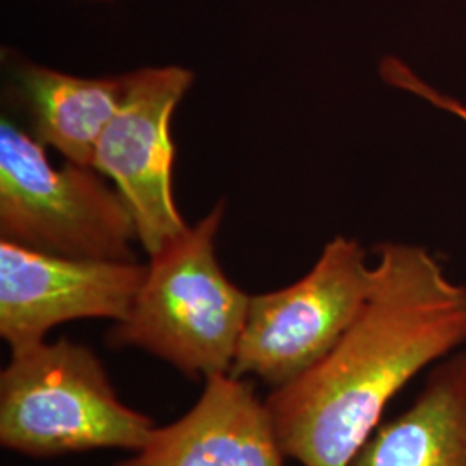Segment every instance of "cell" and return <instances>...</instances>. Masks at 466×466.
Wrapping results in <instances>:
<instances>
[{
	"mask_svg": "<svg viewBox=\"0 0 466 466\" xmlns=\"http://www.w3.org/2000/svg\"><path fill=\"white\" fill-rule=\"evenodd\" d=\"M267 402L230 373L204 380L184 417L156 427L147 444L116 466H285Z\"/></svg>",
	"mask_w": 466,
	"mask_h": 466,
	"instance_id": "obj_8",
	"label": "cell"
},
{
	"mask_svg": "<svg viewBox=\"0 0 466 466\" xmlns=\"http://www.w3.org/2000/svg\"><path fill=\"white\" fill-rule=\"evenodd\" d=\"M225 202L149 258L128 315L109 332L113 348H134L190 379L232 371L250 296L225 275L217 235Z\"/></svg>",
	"mask_w": 466,
	"mask_h": 466,
	"instance_id": "obj_2",
	"label": "cell"
},
{
	"mask_svg": "<svg viewBox=\"0 0 466 466\" xmlns=\"http://www.w3.org/2000/svg\"><path fill=\"white\" fill-rule=\"evenodd\" d=\"M194 84L184 66H150L127 73V92L96 149L92 167L125 199L150 256L188 228L173 192L175 109Z\"/></svg>",
	"mask_w": 466,
	"mask_h": 466,
	"instance_id": "obj_6",
	"label": "cell"
},
{
	"mask_svg": "<svg viewBox=\"0 0 466 466\" xmlns=\"http://www.w3.org/2000/svg\"><path fill=\"white\" fill-rule=\"evenodd\" d=\"M375 282L363 246L337 235L302 279L250 296L230 375L280 389L318 365L360 317Z\"/></svg>",
	"mask_w": 466,
	"mask_h": 466,
	"instance_id": "obj_5",
	"label": "cell"
},
{
	"mask_svg": "<svg viewBox=\"0 0 466 466\" xmlns=\"http://www.w3.org/2000/svg\"><path fill=\"white\" fill-rule=\"evenodd\" d=\"M19 82L28 99L36 140L75 165L92 167L100 137L127 92V75L78 76L25 65Z\"/></svg>",
	"mask_w": 466,
	"mask_h": 466,
	"instance_id": "obj_10",
	"label": "cell"
},
{
	"mask_svg": "<svg viewBox=\"0 0 466 466\" xmlns=\"http://www.w3.org/2000/svg\"><path fill=\"white\" fill-rule=\"evenodd\" d=\"M154 429L119 400L99 356L66 337L13 350L0 373V444L17 454L135 452Z\"/></svg>",
	"mask_w": 466,
	"mask_h": 466,
	"instance_id": "obj_3",
	"label": "cell"
},
{
	"mask_svg": "<svg viewBox=\"0 0 466 466\" xmlns=\"http://www.w3.org/2000/svg\"><path fill=\"white\" fill-rule=\"evenodd\" d=\"M375 282L360 317L318 365L269 392L287 458L350 466L389 402L466 342V287L415 244L375 248Z\"/></svg>",
	"mask_w": 466,
	"mask_h": 466,
	"instance_id": "obj_1",
	"label": "cell"
},
{
	"mask_svg": "<svg viewBox=\"0 0 466 466\" xmlns=\"http://www.w3.org/2000/svg\"><path fill=\"white\" fill-rule=\"evenodd\" d=\"M350 466H466V350L433 365L413 404L371 433Z\"/></svg>",
	"mask_w": 466,
	"mask_h": 466,
	"instance_id": "obj_9",
	"label": "cell"
},
{
	"mask_svg": "<svg viewBox=\"0 0 466 466\" xmlns=\"http://www.w3.org/2000/svg\"><path fill=\"white\" fill-rule=\"evenodd\" d=\"M146 273L137 261L66 258L0 240V335L13 352L67 321H121Z\"/></svg>",
	"mask_w": 466,
	"mask_h": 466,
	"instance_id": "obj_7",
	"label": "cell"
},
{
	"mask_svg": "<svg viewBox=\"0 0 466 466\" xmlns=\"http://www.w3.org/2000/svg\"><path fill=\"white\" fill-rule=\"evenodd\" d=\"M404 92L415 96L418 99L429 102L433 107L446 111L452 116L461 119L466 125V104L456 97H451L448 94H444L442 90L435 88L433 85L429 84L427 80H423L418 73H410L402 84Z\"/></svg>",
	"mask_w": 466,
	"mask_h": 466,
	"instance_id": "obj_11",
	"label": "cell"
},
{
	"mask_svg": "<svg viewBox=\"0 0 466 466\" xmlns=\"http://www.w3.org/2000/svg\"><path fill=\"white\" fill-rule=\"evenodd\" d=\"M0 240L56 256L135 261L138 233L115 187L92 167H56L46 146L0 123Z\"/></svg>",
	"mask_w": 466,
	"mask_h": 466,
	"instance_id": "obj_4",
	"label": "cell"
}]
</instances>
